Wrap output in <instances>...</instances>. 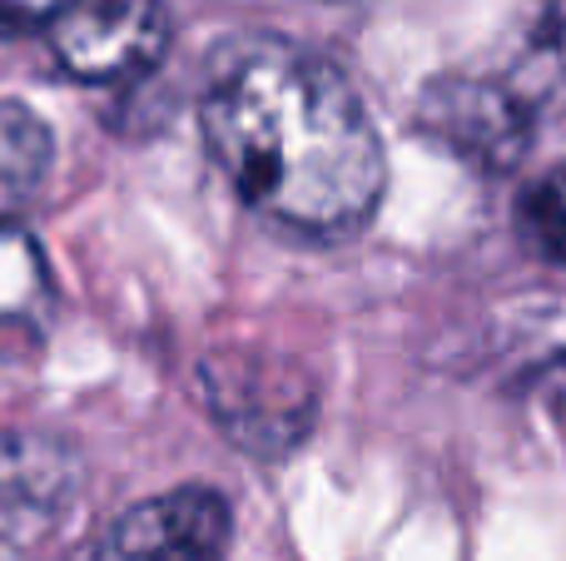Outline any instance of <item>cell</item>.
<instances>
[{"mask_svg": "<svg viewBox=\"0 0 566 561\" xmlns=\"http://www.w3.org/2000/svg\"><path fill=\"white\" fill-rule=\"evenodd\" d=\"M55 284L40 244L15 224H0V358L30 353L50 328Z\"/></svg>", "mask_w": 566, "mask_h": 561, "instance_id": "cell-8", "label": "cell"}, {"mask_svg": "<svg viewBox=\"0 0 566 561\" xmlns=\"http://www.w3.org/2000/svg\"><path fill=\"white\" fill-rule=\"evenodd\" d=\"M0 561H6V557H0Z\"/></svg>", "mask_w": 566, "mask_h": 561, "instance_id": "cell-12", "label": "cell"}, {"mask_svg": "<svg viewBox=\"0 0 566 561\" xmlns=\"http://www.w3.org/2000/svg\"><path fill=\"white\" fill-rule=\"evenodd\" d=\"M229 502L209 487H175L135 502L95 547V561H224Z\"/></svg>", "mask_w": 566, "mask_h": 561, "instance_id": "cell-5", "label": "cell"}, {"mask_svg": "<svg viewBox=\"0 0 566 561\" xmlns=\"http://www.w3.org/2000/svg\"><path fill=\"white\" fill-rule=\"evenodd\" d=\"M75 0H0V30H30V25H55Z\"/></svg>", "mask_w": 566, "mask_h": 561, "instance_id": "cell-11", "label": "cell"}, {"mask_svg": "<svg viewBox=\"0 0 566 561\" xmlns=\"http://www.w3.org/2000/svg\"><path fill=\"white\" fill-rule=\"evenodd\" d=\"M199 388L224 437L254 457L293 453L318 417L313 378L289 358L214 353L199 368Z\"/></svg>", "mask_w": 566, "mask_h": 561, "instance_id": "cell-2", "label": "cell"}, {"mask_svg": "<svg viewBox=\"0 0 566 561\" xmlns=\"http://www.w3.org/2000/svg\"><path fill=\"white\" fill-rule=\"evenodd\" d=\"M492 75L537 119L566 109V0H517Z\"/></svg>", "mask_w": 566, "mask_h": 561, "instance_id": "cell-7", "label": "cell"}, {"mask_svg": "<svg viewBox=\"0 0 566 561\" xmlns=\"http://www.w3.org/2000/svg\"><path fill=\"white\" fill-rule=\"evenodd\" d=\"M205 139L249 209L308 239L363 229L388 184L358 89L338 65L279 35L234 40L214 55Z\"/></svg>", "mask_w": 566, "mask_h": 561, "instance_id": "cell-1", "label": "cell"}, {"mask_svg": "<svg viewBox=\"0 0 566 561\" xmlns=\"http://www.w3.org/2000/svg\"><path fill=\"white\" fill-rule=\"evenodd\" d=\"M517 224L547 264L566 268V165H552L547 174L532 179L517 204Z\"/></svg>", "mask_w": 566, "mask_h": 561, "instance_id": "cell-10", "label": "cell"}, {"mask_svg": "<svg viewBox=\"0 0 566 561\" xmlns=\"http://www.w3.org/2000/svg\"><path fill=\"white\" fill-rule=\"evenodd\" d=\"M50 159H55V145H50L45 119L15 99H0V224L45 189Z\"/></svg>", "mask_w": 566, "mask_h": 561, "instance_id": "cell-9", "label": "cell"}, {"mask_svg": "<svg viewBox=\"0 0 566 561\" xmlns=\"http://www.w3.org/2000/svg\"><path fill=\"white\" fill-rule=\"evenodd\" d=\"M169 45L165 0H75L50 25L60 70L90 85H119L159 65Z\"/></svg>", "mask_w": 566, "mask_h": 561, "instance_id": "cell-4", "label": "cell"}, {"mask_svg": "<svg viewBox=\"0 0 566 561\" xmlns=\"http://www.w3.org/2000/svg\"><path fill=\"white\" fill-rule=\"evenodd\" d=\"M85 467L55 437L0 433V542L55 532L80 502Z\"/></svg>", "mask_w": 566, "mask_h": 561, "instance_id": "cell-6", "label": "cell"}, {"mask_svg": "<svg viewBox=\"0 0 566 561\" xmlns=\"http://www.w3.org/2000/svg\"><path fill=\"white\" fill-rule=\"evenodd\" d=\"M542 119L492 70L438 75L418 99V129L482 174H507L527 159Z\"/></svg>", "mask_w": 566, "mask_h": 561, "instance_id": "cell-3", "label": "cell"}]
</instances>
